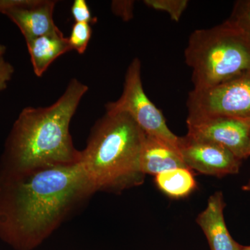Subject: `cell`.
<instances>
[{"label": "cell", "mask_w": 250, "mask_h": 250, "mask_svg": "<svg viewBox=\"0 0 250 250\" xmlns=\"http://www.w3.org/2000/svg\"><path fill=\"white\" fill-rule=\"evenodd\" d=\"M95 192L80 163L0 178V240L34 250Z\"/></svg>", "instance_id": "1"}, {"label": "cell", "mask_w": 250, "mask_h": 250, "mask_svg": "<svg viewBox=\"0 0 250 250\" xmlns=\"http://www.w3.org/2000/svg\"><path fill=\"white\" fill-rule=\"evenodd\" d=\"M88 90V85L72 79L50 106L23 108L5 140L0 156V178L47 166L80 163L82 153L74 146L70 125Z\"/></svg>", "instance_id": "2"}, {"label": "cell", "mask_w": 250, "mask_h": 250, "mask_svg": "<svg viewBox=\"0 0 250 250\" xmlns=\"http://www.w3.org/2000/svg\"><path fill=\"white\" fill-rule=\"evenodd\" d=\"M146 133L125 113H108L94 125L80 164L96 192H123L142 185Z\"/></svg>", "instance_id": "3"}, {"label": "cell", "mask_w": 250, "mask_h": 250, "mask_svg": "<svg viewBox=\"0 0 250 250\" xmlns=\"http://www.w3.org/2000/svg\"><path fill=\"white\" fill-rule=\"evenodd\" d=\"M194 90L250 75V35L231 21L190 34L184 52Z\"/></svg>", "instance_id": "4"}, {"label": "cell", "mask_w": 250, "mask_h": 250, "mask_svg": "<svg viewBox=\"0 0 250 250\" xmlns=\"http://www.w3.org/2000/svg\"><path fill=\"white\" fill-rule=\"evenodd\" d=\"M105 107L108 113H127L146 134L164 141L179 152L180 137L169 129L162 112L143 89L139 58L133 59L128 66L121 96L116 101L106 104Z\"/></svg>", "instance_id": "5"}, {"label": "cell", "mask_w": 250, "mask_h": 250, "mask_svg": "<svg viewBox=\"0 0 250 250\" xmlns=\"http://www.w3.org/2000/svg\"><path fill=\"white\" fill-rule=\"evenodd\" d=\"M188 118L228 116L250 119V75L211 88L192 90L187 100Z\"/></svg>", "instance_id": "6"}, {"label": "cell", "mask_w": 250, "mask_h": 250, "mask_svg": "<svg viewBox=\"0 0 250 250\" xmlns=\"http://www.w3.org/2000/svg\"><path fill=\"white\" fill-rule=\"evenodd\" d=\"M187 136L228 149L240 160L250 156V119L228 116L187 118Z\"/></svg>", "instance_id": "7"}, {"label": "cell", "mask_w": 250, "mask_h": 250, "mask_svg": "<svg viewBox=\"0 0 250 250\" xmlns=\"http://www.w3.org/2000/svg\"><path fill=\"white\" fill-rule=\"evenodd\" d=\"M179 150L190 170L218 177L239 172L241 160L218 145L197 141L186 135L179 139Z\"/></svg>", "instance_id": "8"}, {"label": "cell", "mask_w": 250, "mask_h": 250, "mask_svg": "<svg viewBox=\"0 0 250 250\" xmlns=\"http://www.w3.org/2000/svg\"><path fill=\"white\" fill-rule=\"evenodd\" d=\"M57 1L0 0V14L16 24L25 41L60 30L54 22Z\"/></svg>", "instance_id": "9"}, {"label": "cell", "mask_w": 250, "mask_h": 250, "mask_svg": "<svg viewBox=\"0 0 250 250\" xmlns=\"http://www.w3.org/2000/svg\"><path fill=\"white\" fill-rule=\"evenodd\" d=\"M225 202L222 192L208 198L205 210L196 219L208 241L210 250H241L242 246L230 235L224 217Z\"/></svg>", "instance_id": "10"}, {"label": "cell", "mask_w": 250, "mask_h": 250, "mask_svg": "<svg viewBox=\"0 0 250 250\" xmlns=\"http://www.w3.org/2000/svg\"><path fill=\"white\" fill-rule=\"evenodd\" d=\"M181 167L188 168L178 150L146 134L141 155V168L143 173L156 176Z\"/></svg>", "instance_id": "11"}, {"label": "cell", "mask_w": 250, "mask_h": 250, "mask_svg": "<svg viewBox=\"0 0 250 250\" xmlns=\"http://www.w3.org/2000/svg\"><path fill=\"white\" fill-rule=\"evenodd\" d=\"M26 44L37 77L42 76L56 59L72 50L68 39L61 30L27 41Z\"/></svg>", "instance_id": "12"}, {"label": "cell", "mask_w": 250, "mask_h": 250, "mask_svg": "<svg viewBox=\"0 0 250 250\" xmlns=\"http://www.w3.org/2000/svg\"><path fill=\"white\" fill-rule=\"evenodd\" d=\"M155 183L161 191L173 199L188 196L197 187L191 170L187 167L173 169L155 176Z\"/></svg>", "instance_id": "13"}, {"label": "cell", "mask_w": 250, "mask_h": 250, "mask_svg": "<svg viewBox=\"0 0 250 250\" xmlns=\"http://www.w3.org/2000/svg\"><path fill=\"white\" fill-rule=\"evenodd\" d=\"M143 2L150 9L167 13L172 21L177 22L188 5V0H145Z\"/></svg>", "instance_id": "14"}, {"label": "cell", "mask_w": 250, "mask_h": 250, "mask_svg": "<svg viewBox=\"0 0 250 250\" xmlns=\"http://www.w3.org/2000/svg\"><path fill=\"white\" fill-rule=\"evenodd\" d=\"M92 35V28L88 23L75 22L72 26L71 34L68 39L72 50L83 54L86 50Z\"/></svg>", "instance_id": "15"}, {"label": "cell", "mask_w": 250, "mask_h": 250, "mask_svg": "<svg viewBox=\"0 0 250 250\" xmlns=\"http://www.w3.org/2000/svg\"><path fill=\"white\" fill-rule=\"evenodd\" d=\"M228 20L250 35V0L237 1Z\"/></svg>", "instance_id": "16"}, {"label": "cell", "mask_w": 250, "mask_h": 250, "mask_svg": "<svg viewBox=\"0 0 250 250\" xmlns=\"http://www.w3.org/2000/svg\"><path fill=\"white\" fill-rule=\"evenodd\" d=\"M6 52V47L0 44V93L7 88L15 72L12 64L4 58Z\"/></svg>", "instance_id": "17"}, {"label": "cell", "mask_w": 250, "mask_h": 250, "mask_svg": "<svg viewBox=\"0 0 250 250\" xmlns=\"http://www.w3.org/2000/svg\"><path fill=\"white\" fill-rule=\"evenodd\" d=\"M71 14L75 22L94 24L97 18L92 16L91 11L85 0H75L71 7Z\"/></svg>", "instance_id": "18"}, {"label": "cell", "mask_w": 250, "mask_h": 250, "mask_svg": "<svg viewBox=\"0 0 250 250\" xmlns=\"http://www.w3.org/2000/svg\"><path fill=\"white\" fill-rule=\"evenodd\" d=\"M135 1L132 0H116L111 2V11L124 21H129L134 18Z\"/></svg>", "instance_id": "19"}, {"label": "cell", "mask_w": 250, "mask_h": 250, "mask_svg": "<svg viewBox=\"0 0 250 250\" xmlns=\"http://www.w3.org/2000/svg\"><path fill=\"white\" fill-rule=\"evenodd\" d=\"M243 190H245V191H249L250 192V178L249 179V181H248V183L246 184V185L243 186Z\"/></svg>", "instance_id": "20"}, {"label": "cell", "mask_w": 250, "mask_h": 250, "mask_svg": "<svg viewBox=\"0 0 250 250\" xmlns=\"http://www.w3.org/2000/svg\"><path fill=\"white\" fill-rule=\"evenodd\" d=\"M241 250H250V246H242Z\"/></svg>", "instance_id": "21"}]
</instances>
